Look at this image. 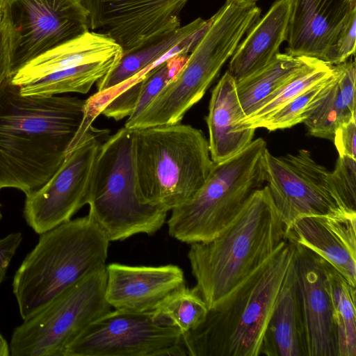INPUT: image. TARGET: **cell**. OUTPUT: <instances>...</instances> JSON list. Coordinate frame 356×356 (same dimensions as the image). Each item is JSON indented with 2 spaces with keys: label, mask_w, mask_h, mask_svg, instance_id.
<instances>
[{
  "label": "cell",
  "mask_w": 356,
  "mask_h": 356,
  "mask_svg": "<svg viewBox=\"0 0 356 356\" xmlns=\"http://www.w3.org/2000/svg\"><path fill=\"white\" fill-rule=\"evenodd\" d=\"M85 105L74 96L23 95L8 78L0 87V190L26 195L44 185L63 162Z\"/></svg>",
  "instance_id": "cell-1"
},
{
  "label": "cell",
  "mask_w": 356,
  "mask_h": 356,
  "mask_svg": "<svg viewBox=\"0 0 356 356\" xmlns=\"http://www.w3.org/2000/svg\"><path fill=\"white\" fill-rule=\"evenodd\" d=\"M268 185L255 191L215 238L190 244L194 288L211 309L266 261L285 238Z\"/></svg>",
  "instance_id": "cell-2"
},
{
  "label": "cell",
  "mask_w": 356,
  "mask_h": 356,
  "mask_svg": "<svg viewBox=\"0 0 356 356\" xmlns=\"http://www.w3.org/2000/svg\"><path fill=\"white\" fill-rule=\"evenodd\" d=\"M294 253V245L284 238L235 290L209 309L197 327L182 334L187 355L259 356Z\"/></svg>",
  "instance_id": "cell-3"
},
{
  "label": "cell",
  "mask_w": 356,
  "mask_h": 356,
  "mask_svg": "<svg viewBox=\"0 0 356 356\" xmlns=\"http://www.w3.org/2000/svg\"><path fill=\"white\" fill-rule=\"evenodd\" d=\"M109 242L88 216L70 219L40 234L13 277V292L22 320L106 266Z\"/></svg>",
  "instance_id": "cell-4"
},
{
  "label": "cell",
  "mask_w": 356,
  "mask_h": 356,
  "mask_svg": "<svg viewBox=\"0 0 356 356\" xmlns=\"http://www.w3.org/2000/svg\"><path fill=\"white\" fill-rule=\"evenodd\" d=\"M132 131L141 200L166 211L190 200L214 165L202 131L180 123Z\"/></svg>",
  "instance_id": "cell-5"
},
{
  "label": "cell",
  "mask_w": 356,
  "mask_h": 356,
  "mask_svg": "<svg viewBox=\"0 0 356 356\" xmlns=\"http://www.w3.org/2000/svg\"><path fill=\"white\" fill-rule=\"evenodd\" d=\"M256 6L226 1L209 19V24L191 54L147 106L124 127L138 129L179 123L205 94L241 40L259 19Z\"/></svg>",
  "instance_id": "cell-6"
},
{
  "label": "cell",
  "mask_w": 356,
  "mask_h": 356,
  "mask_svg": "<svg viewBox=\"0 0 356 356\" xmlns=\"http://www.w3.org/2000/svg\"><path fill=\"white\" fill-rule=\"evenodd\" d=\"M88 216L109 241L154 234L168 211L138 193L132 129H120L100 145L88 200Z\"/></svg>",
  "instance_id": "cell-7"
},
{
  "label": "cell",
  "mask_w": 356,
  "mask_h": 356,
  "mask_svg": "<svg viewBox=\"0 0 356 356\" xmlns=\"http://www.w3.org/2000/svg\"><path fill=\"white\" fill-rule=\"evenodd\" d=\"M266 141L258 138L232 157L214 163L203 186L187 202L171 210L168 234L186 243L216 237L250 197L265 186Z\"/></svg>",
  "instance_id": "cell-8"
},
{
  "label": "cell",
  "mask_w": 356,
  "mask_h": 356,
  "mask_svg": "<svg viewBox=\"0 0 356 356\" xmlns=\"http://www.w3.org/2000/svg\"><path fill=\"white\" fill-rule=\"evenodd\" d=\"M106 266L67 289L13 331L12 356H63L67 347L94 321L111 310L105 298Z\"/></svg>",
  "instance_id": "cell-9"
},
{
  "label": "cell",
  "mask_w": 356,
  "mask_h": 356,
  "mask_svg": "<svg viewBox=\"0 0 356 356\" xmlns=\"http://www.w3.org/2000/svg\"><path fill=\"white\" fill-rule=\"evenodd\" d=\"M10 31V79L26 63L90 31L85 0H4Z\"/></svg>",
  "instance_id": "cell-10"
},
{
  "label": "cell",
  "mask_w": 356,
  "mask_h": 356,
  "mask_svg": "<svg viewBox=\"0 0 356 356\" xmlns=\"http://www.w3.org/2000/svg\"><path fill=\"white\" fill-rule=\"evenodd\" d=\"M182 333L159 324L152 312L115 309L91 323L63 356H186Z\"/></svg>",
  "instance_id": "cell-11"
},
{
  "label": "cell",
  "mask_w": 356,
  "mask_h": 356,
  "mask_svg": "<svg viewBox=\"0 0 356 356\" xmlns=\"http://www.w3.org/2000/svg\"><path fill=\"white\" fill-rule=\"evenodd\" d=\"M265 165L267 185L285 230L302 216L356 215L346 210L335 193L330 171L309 151L277 157L267 149Z\"/></svg>",
  "instance_id": "cell-12"
},
{
  "label": "cell",
  "mask_w": 356,
  "mask_h": 356,
  "mask_svg": "<svg viewBox=\"0 0 356 356\" xmlns=\"http://www.w3.org/2000/svg\"><path fill=\"white\" fill-rule=\"evenodd\" d=\"M100 143L90 129L65 156L58 169L40 188L26 195L24 217L41 234L71 219L88 204Z\"/></svg>",
  "instance_id": "cell-13"
},
{
  "label": "cell",
  "mask_w": 356,
  "mask_h": 356,
  "mask_svg": "<svg viewBox=\"0 0 356 356\" xmlns=\"http://www.w3.org/2000/svg\"><path fill=\"white\" fill-rule=\"evenodd\" d=\"M188 0H85L90 29L115 41L126 53L181 26Z\"/></svg>",
  "instance_id": "cell-14"
},
{
  "label": "cell",
  "mask_w": 356,
  "mask_h": 356,
  "mask_svg": "<svg viewBox=\"0 0 356 356\" xmlns=\"http://www.w3.org/2000/svg\"><path fill=\"white\" fill-rule=\"evenodd\" d=\"M293 245V263L301 300L308 356H338L337 329L325 261L309 249Z\"/></svg>",
  "instance_id": "cell-15"
},
{
  "label": "cell",
  "mask_w": 356,
  "mask_h": 356,
  "mask_svg": "<svg viewBox=\"0 0 356 356\" xmlns=\"http://www.w3.org/2000/svg\"><path fill=\"white\" fill-rule=\"evenodd\" d=\"M105 298L115 309L135 312L153 311L172 291L185 284L178 266H106Z\"/></svg>",
  "instance_id": "cell-16"
},
{
  "label": "cell",
  "mask_w": 356,
  "mask_h": 356,
  "mask_svg": "<svg viewBox=\"0 0 356 356\" xmlns=\"http://www.w3.org/2000/svg\"><path fill=\"white\" fill-rule=\"evenodd\" d=\"M354 9L356 0H293L286 53L323 60Z\"/></svg>",
  "instance_id": "cell-17"
},
{
  "label": "cell",
  "mask_w": 356,
  "mask_h": 356,
  "mask_svg": "<svg viewBox=\"0 0 356 356\" xmlns=\"http://www.w3.org/2000/svg\"><path fill=\"white\" fill-rule=\"evenodd\" d=\"M284 237L320 256L356 287V215L302 216Z\"/></svg>",
  "instance_id": "cell-18"
},
{
  "label": "cell",
  "mask_w": 356,
  "mask_h": 356,
  "mask_svg": "<svg viewBox=\"0 0 356 356\" xmlns=\"http://www.w3.org/2000/svg\"><path fill=\"white\" fill-rule=\"evenodd\" d=\"M245 116L238 98L236 81L226 71L211 92L206 118L210 155L213 163L232 157L253 140L255 129L238 127V122Z\"/></svg>",
  "instance_id": "cell-19"
},
{
  "label": "cell",
  "mask_w": 356,
  "mask_h": 356,
  "mask_svg": "<svg viewBox=\"0 0 356 356\" xmlns=\"http://www.w3.org/2000/svg\"><path fill=\"white\" fill-rule=\"evenodd\" d=\"M293 0H275L238 44L227 72L236 81L266 66L286 40Z\"/></svg>",
  "instance_id": "cell-20"
},
{
  "label": "cell",
  "mask_w": 356,
  "mask_h": 356,
  "mask_svg": "<svg viewBox=\"0 0 356 356\" xmlns=\"http://www.w3.org/2000/svg\"><path fill=\"white\" fill-rule=\"evenodd\" d=\"M259 355L308 356L293 259L265 330Z\"/></svg>",
  "instance_id": "cell-21"
},
{
  "label": "cell",
  "mask_w": 356,
  "mask_h": 356,
  "mask_svg": "<svg viewBox=\"0 0 356 356\" xmlns=\"http://www.w3.org/2000/svg\"><path fill=\"white\" fill-rule=\"evenodd\" d=\"M333 67V76L312 102L302 121L310 135L332 141L339 126L356 118L355 63Z\"/></svg>",
  "instance_id": "cell-22"
},
{
  "label": "cell",
  "mask_w": 356,
  "mask_h": 356,
  "mask_svg": "<svg viewBox=\"0 0 356 356\" xmlns=\"http://www.w3.org/2000/svg\"><path fill=\"white\" fill-rule=\"evenodd\" d=\"M122 47L108 36L88 31L32 59L10 79L21 86L47 74L122 55Z\"/></svg>",
  "instance_id": "cell-23"
},
{
  "label": "cell",
  "mask_w": 356,
  "mask_h": 356,
  "mask_svg": "<svg viewBox=\"0 0 356 356\" xmlns=\"http://www.w3.org/2000/svg\"><path fill=\"white\" fill-rule=\"evenodd\" d=\"M209 19L197 18L150 44L122 53L118 62L97 82V92L116 88L159 64L175 47L204 31Z\"/></svg>",
  "instance_id": "cell-24"
},
{
  "label": "cell",
  "mask_w": 356,
  "mask_h": 356,
  "mask_svg": "<svg viewBox=\"0 0 356 356\" xmlns=\"http://www.w3.org/2000/svg\"><path fill=\"white\" fill-rule=\"evenodd\" d=\"M309 59L278 53L266 66L236 81L238 98L245 116L293 77Z\"/></svg>",
  "instance_id": "cell-25"
},
{
  "label": "cell",
  "mask_w": 356,
  "mask_h": 356,
  "mask_svg": "<svg viewBox=\"0 0 356 356\" xmlns=\"http://www.w3.org/2000/svg\"><path fill=\"white\" fill-rule=\"evenodd\" d=\"M121 56L47 74L19 86L20 92L23 95L48 96L67 92L86 94L118 62Z\"/></svg>",
  "instance_id": "cell-26"
},
{
  "label": "cell",
  "mask_w": 356,
  "mask_h": 356,
  "mask_svg": "<svg viewBox=\"0 0 356 356\" xmlns=\"http://www.w3.org/2000/svg\"><path fill=\"white\" fill-rule=\"evenodd\" d=\"M333 65L309 58L307 63L273 94L264 99L250 115L239 122L240 129H257L273 113L306 89L330 77Z\"/></svg>",
  "instance_id": "cell-27"
},
{
  "label": "cell",
  "mask_w": 356,
  "mask_h": 356,
  "mask_svg": "<svg viewBox=\"0 0 356 356\" xmlns=\"http://www.w3.org/2000/svg\"><path fill=\"white\" fill-rule=\"evenodd\" d=\"M337 329L338 356H356V287L325 261Z\"/></svg>",
  "instance_id": "cell-28"
},
{
  "label": "cell",
  "mask_w": 356,
  "mask_h": 356,
  "mask_svg": "<svg viewBox=\"0 0 356 356\" xmlns=\"http://www.w3.org/2000/svg\"><path fill=\"white\" fill-rule=\"evenodd\" d=\"M208 310L197 290L184 284L164 298L152 313L159 324L176 327L184 334L197 327Z\"/></svg>",
  "instance_id": "cell-29"
},
{
  "label": "cell",
  "mask_w": 356,
  "mask_h": 356,
  "mask_svg": "<svg viewBox=\"0 0 356 356\" xmlns=\"http://www.w3.org/2000/svg\"><path fill=\"white\" fill-rule=\"evenodd\" d=\"M333 74L327 79L306 89L283 105L267 120L263 122L259 128H265L272 131L277 129L290 128L302 122L305 111L314 99L330 80Z\"/></svg>",
  "instance_id": "cell-30"
},
{
  "label": "cell",
  "mask_w": 356,
  "mask_h": 356,
  "mask_svg": "<svg viewBox=\"0 0 356 356\" xmlns=\"http://www.w3.org/2000/svg\"><path fill=\"white\" fill-rule=\"evenodd\" d=\"M331 184L344 207L356 213V159L339 156L330 172Z\"/></svg>",
  "instance_id": "cell-31"
},
{
  "label": "cell",
  "mask_w": 356,
  "mask_h": 356,
  "mask_svg": "<svg viewBox=\"0 0 356 356\" xmlns=\"http://www.w3.org/2000/svg\"><path fill=\"white\" fill-rule=\"evenodd\" d=\"M356 9L350 14L334 43L327 51L323 60L330 65L342 63L355 52Z\"/></svg>",
  "instance_id": "cell-32"
},
{
  "label": "cell",
  "mask_w": 356,
  "mask_h": 356,
  "mask_svg": "<svg viewBox=\"0 0 356 356\" xmlns=\"http://www.w3.org/2000/svg\"><path fill=\"white\" fill-rule=\"evenodd\" d=\"M356 118L341 124L334 134L333 140L339 156H349L356 159Z\"/></svg>",
  "instance_id": "cell-33"
},
{
  "label": "cell",
  "mask_w": 356,
  "mask_h": 356,
  "mask_svg": "<svg viewBox=\"0 0 356 356\" xmlns=\"http://www.w3.org/2000/svg\"><path fill=\"white\" fill-rule=\"evenodd\" d=\"M21 232H14L0 238V284L3 282L8 266L22 241Z\"/></svg>",
  "instance_id": "cell-34"
},
{
  "label": "cell",
  "mask_w": 356,
  "mask_h": 356,
  "mask_svg": "<svg viewBox=\"0 0 356 356\" xmlns=\"http://www.w3.org/2000/svg\"><path fill=\"white\" fill-rule=\"evenodd\" d=\"M10 62V31L6 22L0 19V87L9 78Z\"/></svg>",
  "instance_id": "cell-35"
},
{
  "label": "cell",
  "mask_w": 356,
  "mask_h": 356,
  "mask_svg": "<svg viewBox=\"0 0 356 356\" xmlns=\"http://www.w3.org/2000/svg\"><path fill=\"white\" fill-rule=\"evenodd\" d=\"M10 355L9 344L0 332V356Z\"/></svg>",
  "instance_id": "cell-36"
},
{
  "label": "cell",
  "mask_w": 356,
  "mask_h": 356,
  "mask_svg": "<svg viewBox=\"0 0 356 356\" xmlns=\"http://www.w3.org/2000/svg\"><path fill=\"white\" fill-rule=\"evenodd\" d=\"M258 1L259 0H226V1L232 2L241 6H250L256 4V2Z\"/></svg>",
  "instance_id": "cell-37"
},
{
  "label": "cell",
  "mask_w": 356,
  "mask_h": 356,
  "mask_svg": "<svg viewBox=\"0 0 356 356\" xmlns=\"http://www.w3.org/2000/svg\"><path fill=\"white\" fill-rule=\"evenodd\" d=\"M4 0H0V10H1V8L3 6Z\"/></svg>",
  "instance_id": "cell-38"
},
{
  "label": "cell",
  "mask_w": 356,
  "mask_h": 356,
  "mask_svg": "<svg viewBox=\"0 0 356 356\" xmlns=\"http://www.w3.org/2000/svg\"><path fill=\"white\" fill-rule=\"evenodd\" d=\"M1 204L0 203V222H1V219H2V218H3L2 213H1Z\"/></svg>",
  "instance_id": "cell-39"
},
{
  "label": "cell",
  "mask_w": 356,
  "mask_h": 356,
  "mask_svg": "<svg viewBox=\"0 0 356 356\" xmlns=\"http://www.w3.org/2000/svg\"><path fill=\"white\" fill-rule=\"evenodd\" d=\"M1 17H2V11L0 10V19H1Z\"/></svg>",
  "instance_id": "cell-40"
}]
</instances>
